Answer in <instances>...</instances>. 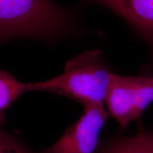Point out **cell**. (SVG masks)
I'll list each match as a JSON object with an SVG mask.
<instances>
[{"label": "cell", "mask_w": 153, "mask_h": 153, "mask_svg": "<svg viewBox=\"0 0 153 153\" xmlns=\"http://www.w3.org/2000/svg\"><path fill=\"white\" fill-rule=\"evenodd\" d=\"M79 29L75 13L53 0H0V41H53L78 33Z\"/></svg>", "instance_id": "6da1fadb"}, {"label": "cell", "mask_w": 153, "mask_h": 153, "mask_svg": "<svg viewBox=\"0 0 153 153\" xmlns=\"http://www.w3.org/2000/svg\"><path fill=\"white\" fill-rule=\"evenodd\" d=\"M114 72L100 49L77 55L66 62L60 75L46 81L26 83L28 91H48L78 101L84 106L104 104Z\"/></svg>", "instance_id": "7a4b0ae2"}, {"label": "cell", "mask_w": 153, "mask_h": 153, "mask_svg": "<svg viewBox=\"0 0 153 153\" xmlns=\"http://www.w3.org/2000/svg\"><path fill=\"white\" fill-rule=\"evenodd\" d=\"M108 116L125 130L153 102L152 75L121 76L114 73L105 99Z\"/></svg>", "instance_id": "3957f363"}, {"label": "cell", "mask_w": 153, "mask_h": 153, "mask_svg": "<svg viewBox=\"0 0 153 153\" xmlns=\"http://www.w3.org/2000/svg\"><path fill=\"white\" fill-rule=\"evenodd\" d=\"M83 114L53 145L40 153H97L99 135L108 117L104 104L84 106Z\"/></svg>", "instance_id": "277c9868"}, {"label": "cell", "mask_w": 153, "mask_h": 153, "mask_svg": "<svg viewBox=\"0 0 153 153\" xmlns=\"http://www.w3.org/2000/svg\"><path fill=\"white\" fill-rule=\"evenodd\" d=\"M106 7L123 19L153 53V0H85Z\"/></svg>", "instance_id": "5b68a950"}, {"label": "cell", "mask_w": 153, "mask_h": 153, "mask_svg": "<svg viewBox=\"0 0 153 153\" xmlns=\"http://www.w3.org/2000/svg\"><path fill=\"white\" fill-rule=\"evenodd\" d=\"M97 153H153V131L145 128L140 120L135 134L104 141Z\"/></svg>", "instance_id": "8992f818"}, {"label": "cell", "mask_w": 153, "mask_h": 153, "mask_svg": "<svg viewBox=\"0 0 153 153\" xmlns=\"http://www.w3.org/2000/svg\"><path fill=\"white\" fill-rule=\"evenodd\" d=\"M28 91L26 84L0 69V124L5 118V111L23 94Z\"/></svg>", "instance_id": "52a82bcc"}, {"label": "cell", "mask_w": 153, "mask_h": 153, "mask_svg": "<svg viewBox=\"0 0 153 153\" xmlns=\"http://www.w3.org/2000/svg\"><path fill=\"white\" fill-rule=\"evenodd\" d=\"M0 124V153H33L22 141L2 128Z\"/></svg>", "instance_id": "ba28073f"}, {"label": "cell", "mask_w": 153, "mask_h": 153, "mask_svg": "<svg viewBox=\"0 0 153 153\" xmlns=\"http://www.w3.org/2000/svg\"><path fill=\"white\" fill-rule=\"evenodd\" d=\"M152 78H153V75H152Z\"/></svg>", "instance_id": "9c48e42d"}]
</instances>
